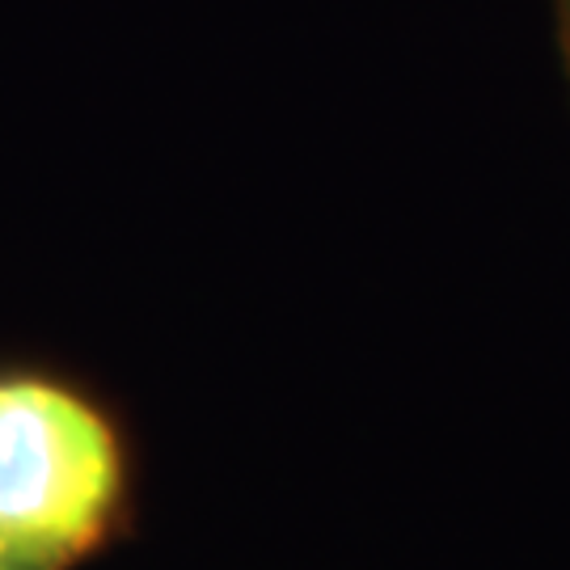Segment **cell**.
Here are the masks:
<instances>
[{"label": "cell", "instance_id": "obj_1", "mask_svg": "<svg viewBox=\"0 0 570 570\" xmlns=\"http://www.w3.org/2000/svg\"><path fill=\"white\" fill-rule=\"evenodd\" d=\"M119 499L115 435L81 397L0 381V553L21 570L81 558Z\"/></svg>", "mask_w": 570, "mask_h": 570}, {"label": "cell", "instance_id": "obj_2", "mask_svg": "<svg viewBox=\"0 0 570 570\" xmlns=\"http://www.w3.org/2000/svg\"><path fill=\"white\" fill-rule=\"evenodd\" d=\"M558 30H562V47L570 60V0H558Z\"/></svg>", "mask_w": 570, "mask_h": 570}, {"label": "cell", "instance_id": "obj_3", "mask_svg": "<svg viewBox=\"0 0 570 570\" xmlns=\"http://www.w3.org/2000/svg\"><path fill=\"white\" fill-rule=\"evenodd\" d=\"M0 570H21V567L13 562V558H9V553H0Z\"/></svg>", "mask_w": 570, "mask_h": 570}]
</instances>
